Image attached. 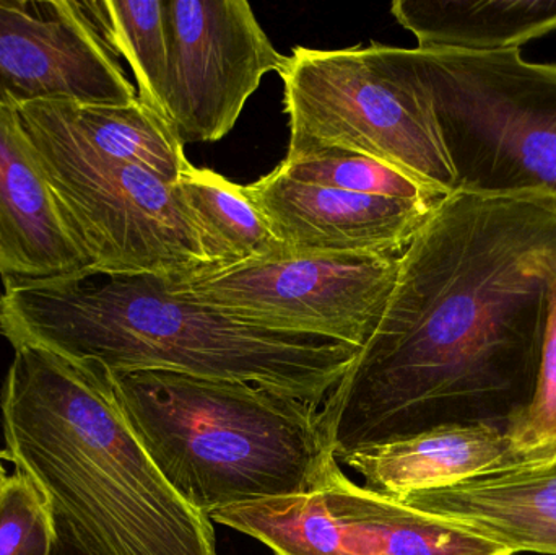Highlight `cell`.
I'll list each match as a JSON object with an SVG mask.
<instances>
[{
    "instance_id": "6da1fadb",
    "label": "cell",
    "mask_w": 556,
    "mask_h": 555,
    "mask_svg": "<svg viewBox=\"0 0 556 555\" xmlns=\"http://www.w3.org/2000/svg\"><path fill=\"white\" fill-rule=\"evenodd\" d=\"M556 286V204L454 191L407 250L382 318L320 407L339 462L441 427L511 429Z\"/></svg>"
},
{
    "instance_id": "7a4b0ae2",
    "label": "cell",
    "mask_w": 556,
    "mask_h": 555,
    "mask_svg": "<svg viewBox=\"0 0 556 555\" xmlns=\"http://www.w3.org/2000/svg\"><path fill=\"white\" fill-rule=\"evenodd\" d=\"M0 336L110 374L162 370L241 381L320 406L359 349L274 331L176 295L166 280L84 269L9 280L0 293Z\"/></svg>"
},
{
    "instance_id": "3957f363",
    "label": "cell",
    "mask_w": 556,
    "mask_h": 555,
    "mask_svg": "<svg viewBox=\"0 0 556 555\" xmlns=\"http://www.w3.org/2000/svg\"><path fill=\"white\" fill-rule=\"evenodd\" d=\"M0 393L5 458L93 555H218L211 518L160 475L108 371L13 349Z\"/></svg>"
},
{
    "instance_id": "277c9868",
    "label": "cell",
    "mask_w": 556,
    "mask_h": 555,
    "mask_svg": "<svg viewBox=\"0 0 556 555\" xmlns=\"http://www.w3.org/2000/svg\"><path fill=\"white\" fill-rule=\"evenodd\" d=\"M108 377L160 475L204 517L231 505L320 492L340 466L319 406L306 401L175 371Z\"/></svg>"
},
{
    "instance_id": "5b68a950",
    "label": "cell",
    "mask_w": 556,
    "mask_h": 555,
    "mask_svg": "<svg viewBox=\"0 0 556 555\" xmlns=\"http://www.w3.org/2000/svg\"><path fill=\"white\" fill-rule=\"evenodd\" d=\"M288 152L368 156L451 194L456 189L414 49L298 46L280 72Z\"/></svg>"
},
{
    "instance_id": "8992f818",
    "label": "cell",
    "mask_w": 556,
    "mask_h": 555,
    "mask_svg": "<svg viewBox=\"0 0 556 555\" xmlns=\"http://www.w3.org/2000/svg\"><path fill=\"white\" fill-rule=\"evenodd\" d=\"M456 189L556 204V64L414 48Z\"/></svg>"
},
{
    "instance_id": "52a82bcc",
    "label": "cell",
    "mask_w": 556,
    "mask_h": 555,
    "mask_svg": "<svg viewBox=\"0 0 556 555\" xmlns=\"http://www.w3.org/2000/svg\"><path fill=\"white\" fill-rule=\"evenodd\" d=\"M16 110L88 269L168 282L224 269L179 186L100 155L36 103Z\"/></svg>"
},
{
    "instance_id": "ba28073f",
    "label": "cell",
    "mask_w": 556,
    "mask_h": 555,
    "mask_svg": "<svg viewBox=\"0 0 556 555\" xmlns=\"http://www.w3.org/2000/svg\"><path fill=\"white\" fill-rule=\"evenodd\" d=\"M397 269L399 257L287 254L166 283L241 321L362 349L388 306Z\"/></svg>"
},
{
    "instance_id": "9c48e42d",
    "label": "cell",
    "mask_w": 556,
    "mask_h": 555,
    "mask_svg": "<svg viewBox=\"0 0 556 555\" xmlns=\"http://www.w3.org/2000/svg\"><path fill=\"white\" fill-rule=\"evenodd\" d=\"M165 10L169 124L182 143L218 142L288 55L274 48L247 0H165Z\"/></svg>"
},
{
    "instance_id": "30bf717a",
    "label": "cell",
    "mask_w": 556,
    "mask_h": 555,
    "mask_svg": "<svg viewBox=\"0 0 556 555\" xmlns=\"http://www.w3.org/2000/svg\"><path fill=\"white\" fill-rule=\"evenodd\" d=\"M137 90L81 2H0V104H127Z\"/></svg>"
},
{
    "instance_id": "8fae6325",
    "label": "cell",
    "mask_w": 556,
    "mask_h": 555,
    "mask_svg": "<svg viewBox=\"0 0 556 555\" xmlns=\"http://www.w3.org/2000/svg\"><path fill=\"white\" fill-rule=\"evenodd\" d=\"M243 188L291 256L399 257L441 201L356 194L277 168Z\"/></svg>"
},
{
    "instance_id": "7c38bea8",
    "label": "cell",
    "mask_w": 556,
    "mask_h": 555,
    "mask_svg": "<svg viewBox=\"0 0 556 555\" xmlns=\"http://www.w3.org/2000/svg\"><path fill=\"white\" fill-rule=\"evenodd\" d=\"M88 267L18 110L0 104V277L54 279Z\"/></svg>"
},
{
    "instance_id": "4fadbf2b",
    "label": "cell",
    "mask_w": 556,
    "mask_h": 555,
    "mask_svg": "<svg viewBox=\"0 0 556 555\" xmlns=\"http://www.w3.org/2000/svg\"><path fill=\"white\" fill-rule=\"evenodd\" d=\"M399 501L460 525L513 554L556 555V459L414 492Z\"/></svg>"
},
{
    "instance_id": "5bb4252c",
    "label": "cell",
    "mask_w": 556,
    "mask_h": 555,
    "mask_svg": "<svg viewBox=\"0 0 556 555\" xmlns=\"http://www.w3.org/2000/svg\"><path fill=\"white\" fill-rule=\"evenodd\" d=\"M339 463L358 472L366 489L394 499L515 469L508 430L490 426L441 427L349 453Z\"/></svg>"
},
{
    "instance_id": "9a60e30c",
    "label": "cell",
    "mask_w": 556,
    "mask_h": 555,
    "mask_svg": "<svg viewBox=\"0 0 556 555\" xmlns=\"http://www.w3.org/2000/svg\"><path fill=\"white\" fill-rule=\"evenodd\" d=\"M320 492L365 555H513L460 525L356 484L340 466Z\"/></svg>"
},
{
    "instance_id": "2e32d148",
    "label": "cell",
    "mask_w": 556,
    "mask_h": 555,
    "mask_svg": "<svg viewBox=\"0 0 556 555\" xmlns=\"http://www.w3.org/2000/svg\"><path fill=\"white\" fill-rule=\"evenodd\" d=\"M391 13L417 48L472 54L515 51L556 29V0H397Z\"/></svg>"
},
{
    "instance_id": "e0dca14e",
    "label": "cell",
    "mask_w": 556,
    "mask_h": 555,
    "mask_svg": "<svg viewBox=\"0 0 556 555\" xmlns=\"http://www.w3.org/2000/svg\"><path fill=\"white\" fill-rule=\"evenodd\" d=\"M36 104L78 142L108 159L139 166L166 185L178 186L192 165L175 129L139 98L127 104Z\"/></svg>"
},
{
    "instance_id": "ac0fdd59",
    "label": "cell",
    "mask_w": 556,
    "mask_h": 555,
    "mask_svg": "<svg viewBox=\"0 0 556 555\" xmlns=\"http://www.w3.org/2000/svg\"><path fill=\"white\" fill-rule=\"evenodd\" d=\"M208 518L266 544L276 555H365L330 514L323 492L231 505Z\"/></svg>"
},
{
    "instance_id": "d6986e66",
    "label": "cell",
    "mask_w": 556,
    "mask_h": 555,
    "mask_svg": "<svg viewBox=\"0 0 556 555\" xmlns=\"http://www.w3.org/2000/svg\"><path fill=\"white\" fill-rule=\"evenodd\" d=\"M179 189L201 222L225 267L264 263L287 256L243 186L208 168L191 165Z\"/></svg>"
},
{
    "instance_id": "ffe728a7",
    "label": "cell",
    "mask_w": 556,
    "mask_h": 555,
    "mask_svg": "<svg viewBox=\"0 0 556 555\" xmlns=\"http://www.w3.org/2000/svg\"><path fill=\"white\" fill-rule=\"evenodd\" d=\"M81 7L108 49L126 59L139 101L169 124L165 0H93Z\"/></svg>"
},
{
    "instance_id": "44dd1931",
    "label": "cell",
    "mask_w": 556,
    "mask_h": 555,
    "mask_svg": "<svg viewBox=\"0 0 556 555\" xmlns=\"http://www.w3.org/2000/svg\"><path fill=\"white\" fill-rule=\"evenodd\" d=\"M276 168L293 181L326 186L356 194L440 201L447 194L394 166L368 156L326 153L307 159L283 160Z\"/></svg>"
},
{
    "instance_id": "7402d4cb",
    "label": "cell",
    "mask_w": 556,
    "mask_h": 555,
    "mask_svg": "<svg viewBox=\"0 0 556 555\" xmlns=\"http://www.w3.org/2000/svg\"><path fill=\"white\" fill-rule=\"evenodd\" d=\"M515 468L548 465L556 459V286L531 404L509 429Z\"/></svg>"
},
{
    "instance_id": "603a6c76",
    "label": "cell",
    "mask_w": 556,
    "mask_h": 555,
    "mask_svg": "<svg viewBox=\"0 0 556 555\" xmlns=\"http://www.w3.org/2000/svg\"><path fill=\"white\" fill-rule=\"evenodd\" d=\"M51 512L26 476L15 471L0 491V555H51Z\"/></svg>"
},
{
    "instance_id": "cb8c5ba5",
    "label": "cell",
    "mask_w": 556,
    "mask_h": 555,
    "mask_svg": "<svg viewBox=\"0 0 556 555\" xmlns=\"http://www.w3.org/2000/svg\"><path fill=\"white\" fill-rule=\"evenodd\" d=\"M52 521H54L55 541L51 555H93L72 534V531L64 524L54 520V518H52Z\"/></svg>"
},
{
    "instance_id": "d4e9b609",
    "label": "cell",
    "mask_w": 556,
    "mask_h": 555,
    "mask_svg": "<svg viewBox=\"0 0 556 555\" xmlns=\"http://www.w3.org/2000/svg\"><path fill=\"white\" fill-rule=\"evenodd\" d=\"M3 458H5V453L0 452V491H2L3 482H5V479L9 478L7 476L5 466H3Z\"/></svg>"
}]
</instances>
